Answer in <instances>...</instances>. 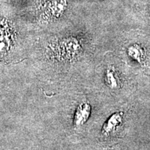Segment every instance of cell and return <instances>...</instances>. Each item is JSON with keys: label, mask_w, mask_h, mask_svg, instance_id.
Segmentation results:
<instances>
[{"label": "cell", "mask_w": 150, "mask_h": 150, "mask_svg": "<svg viewBox=\"0 0 150 150\" xmlns=\"http://www.w3.org/2000/svg\"><path fill=\"white\" fill-rule=\"evenodd\" d=\"M80 52V46L76 40L65 39L52 48V57L60 61H70Z\"/></svg>", "instance_id": "1"}, {"label": "cell", "mask_w": 150, "mask_h": 150, "mask_svg": "<svg viewBox=\"0 0 150 150\" xmlns=\"http://www.w3.org/2000/svg\"><path fill=\"white\" fill-rule=\"evenodd\" d=\"M15 30L6 21H0V59H5L16 45Z\"/></svg>", "instance_id": "2"}, {"label": "cell", "mask_w": 150, "mask_h": 150, "mask_svg": "<svg viewBox=\"0 0 150 150\" xmlns=\"http://www.w3.org/2000/svg\"><path fill=\"white\" fill-rule=\"evenodd\" d=\"M65 7V0H46L41 5L40 18L42 20H55L61 16Z\"/></svg>", "instance_id": "3"}, {"label": "cell", "mask_w": 150, "mask_h": 150, "mask_svg": "<svg viewBox=\"0 0 150 150\" xmlns=\"http://www.w3.org/2000/svg\"><path fill=\"white\" fill-rule=\"evenodd\" d=\"M123 117L122 113L120 112H116V113L112 114L108 120L104 124L103 127L102 131L104 134L107 135L112 134L114 131H117V129L121 126L122 124Z\"/></svg>", "instance_id": "4"}, {"label": "cell", "mask_w": 150, "mask_h": 150, "mask_svg": "<svg viewBox=\"0 0 150 150\" xmlns=\"http://www.w3.org/2000/svg\"><path fill=\"white\" fill-rule=\"evenodd\" d=\"M91 106L87 103H83L80 104L76 108L74 114V123L76 127H79L83 125L88 120L91 115Z\"/></svg>", "instance_id": "5"}, {"label": "cell", "mask_w": 150, "mask_h": 150, "mask_svg": "<svg viewBox=\"0 0 150 150\" xmlns=\"http://www.w3.org/2000/svg\"><path fill=\"white\" fill-rule=\"evenodd\" d=\"M105 82L110 88H116L119 85L117 74L112 69H108L105 73Z\"/></svg>", "instance_id": "6"}, {"label": "cell", "mask_w": 150, "mask_h": 150, "mask_svg": "<svg viewBox=\"0 0 150 150\" xmlns=\"http://www.w3.org/2000/svg\"><path fill=\"white\" fill-rule=\"evenodd\" d=\"M129 55H130L133 59H134L136 61L138 62H142V56H143V54H142V50H140V47L137 46H134L131 47L129 49Z\"/></svg>", "instance_id": "7"}]
</instances>
